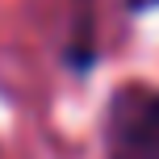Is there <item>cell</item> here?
<instances>
[{"instance_id": "6da1fadb", "label": "cell", "mask_w": 159, "mask_h": 159, "mask_svg": "<svg viewBox=\"0 0 159 159\" xmlns=\"http://www.w3.org/2000/svg\"><path fill=\"white\" fill-rule=\"evenodd\" d=\"M109 159H159V92L126 88L105 117Z\"/></svg>"}]
</instances>
